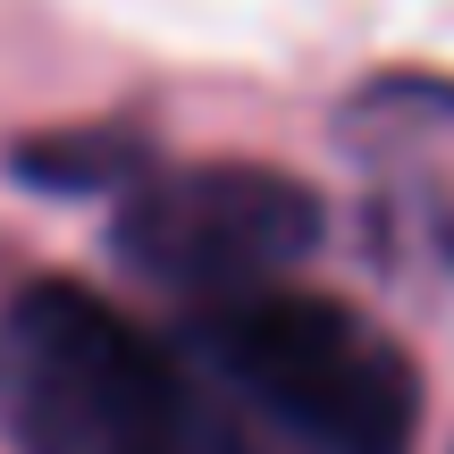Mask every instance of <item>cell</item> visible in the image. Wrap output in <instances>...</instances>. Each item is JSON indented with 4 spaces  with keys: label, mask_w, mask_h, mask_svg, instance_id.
<instances>
[{
    "label": "cell",
    "mask_w": 454,
    "mask_h": 454,
    "mask_svg": "<svg viewBox=\"0 0 454 454\" xmlns=\"http://www.w3.org/2000/svg\"><path fill=\"white\" fill-rule=\"evenodd\" d=\"M0 446L9 454H253L227 395L168 337L67 278L0 303Z\"/></svg>",
    "instance_id": "obj_1"
},
{
    "label": "cell",
    "mask_w": 454,
    "mask_h": 454,
    "mask_svg": "<svg viewBox=\"0 0 454 454\" xmlns=\"http://www.w3.org/2000/svg\"><path fill=\"white\" fill-rule=\"evenodd\" d=\"M194 362L227 412L278 429L294 454H404L421 379L371 311L303 286L219 294L194 320Z\"/></svg>",
    "instance_id": "obj_2"
},
{
    "label": "cell",
    "mask_w": 454,
    "mask_h": 454,
    "mask_svg": "<svg viewBox=\"0 0 454 454\" xmlns=\"http://www.w3.org/2000/svg\"><path fill=\"white\" fill-rule=\"evenodd\" d=\"M320 194L261 160H202V168H152L135 177L118 211V253L152 286L219 303V294L278 286L320 244Z\"/></svg>",
    "instance_id": "obj_3"
},
{
    "label": "cell",
    "mask_w": 454,
    "mask_h": 454,
    "mask_svg": "<svg viewBox=\"0 0 454 454\" xmlns=\"http://www.w3.org/2000/svg\"><path fill=\"white\" fill-rule=\"evenodd\" d=\"M337 135L371 185V219L421 261L454 270V84L379 76L354 93Z\"/></svg>",
    "instance_id": "obj_4"
},
{
    "label": "cell",
    "mask_w": 454,
    "mask_h": 454,
    "mask_svg": "<svg viewBox=\"0 0 454 454\" xmlns=\"http://www.w3.org/2000/svg\"><path fill=\"white\" fill-rule=\"evenodd\" d=\"M17 177L34 185H118V177H152V152L135 135H43V144H17Z\"/></svg>",
    "instance_id": "obj_5"
}]
</instances>
